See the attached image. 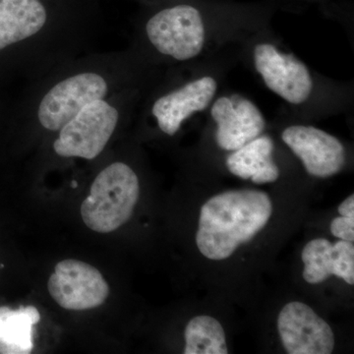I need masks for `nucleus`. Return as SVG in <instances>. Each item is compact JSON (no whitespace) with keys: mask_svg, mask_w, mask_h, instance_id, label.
Here are the masks:
<instances>
[{"mask_svg":"<svg viewBox=\"0 0 354 354\" xmlns=\"http://www.w3.org/2000/svg\"><path fill=\"white\" fill-rule=\"evenodd\" d=\"M142 71L127 53H87L30 83L21 114L62 160H97L132 114Z\"/></svg>","mask_w":354,"mask_h":354,"instance_id":"nucleus-1","label":"nucleus"},{"mask_svg":"<svg viewBox=\"0 0 354 354\" xmlns=\"http://www.w3.org/2000/svg\"><path fill=\"white\" fill-rule=\"evenodd\" d=\"M94 34L85 15L48 0H0V55L30 83L87 53Z\"/></svg>","mask_w":354,"mask_h":354,"instance_id":"nucleus-2","label":"nucleus"},{"mask_svg":"<svg viewBox=\"0 0 354 354\" xmlns=\"http://www.w3.org/2000/svg\"><path fill=\"white\" fill-rule=\"evenodd\" d=\"M272 213L271 198L262 191L234 190L216 195L200 212L198 249L209 260L227 259L266 227Z\"/></svg>","mask_w":354,"mask_h":354,"instance_id":"nucleus-3","label":"nucleus"},{"mask_svg":"<svg viewBox=\"0 0 354 354\" xmlns=\"http://www.w3.org/2000/svg\"><path fill=\"white\" fill-rule=\"evenodd\" d=\"M139 195L136 171L124 160H113L91 184L90 194L81 206L82 220L95 232H113L130 220Z\"/></svg>","mask_w":354,"mask_h":354,"instance_id":"nucleus-4","label":"nucleus"},{"mask_svg":"<svg viewBox=\"0 0 354 354\" xmlns=\"http://www.w3.org/2000/svg\"><path fill=\"white\" fill-rule=\"evenodd\" d=\"M141 36L142 43L158 57L184 62L201 53L206 30L196 7L176 4L152 14L144 23Z\"/></svg>","mask_w":354,"mask_h":354,"instance_id":"nucleus-5","label":"nucleus"},{"mask_svg":"<svg viewBox=\"0 0 354 354\" xmlns=\"http://www.w3.org/2000/svg\"><path fill=\"white\" fill-rule=\"evenodd\" d=\"M48 291L60 307L72 311L94 309L104 304L109 286L99 270L82 261L64 260L55 265Z\"/></svg>","mask_w":354,"mask_h":354,"instance_id":"nucleus-6","label":"nucleus"},{"mask_svg":"<svg viewBox=\"0 0 354 354\" xmlns=\"http://www.w3.org/2000/svg\"><path fill=\"white\" fill-rule=\"evenodd\" d=\"M254 64L269 90L286 102L301 104L309 99L313 80L306 65L295 55L281 53L272 44H258Z\"/></svg>","mask_w":354,"mask_h":354,"instance_id":"nucleus-7","label":"nucleus"},{"mask_svg":"<svg viewBox=\"0 0 354 354\" xmlns=\"http://www.w3.org/2000/svg\"><path fill=\"white\" fill-rule=\"evenodd\" d=\"M218 84L213 77L204 76L160 93L149 104V114L158 129L167 136H174L192 114L208 108Z\"/></svg>","mask_w":354,"mask_h":354,"instance_id":"nucleus-8","label":"nucleus"},{"mask_svg":"<svg viewBox=\"0 0 354 354\" xmlns=\"http://www.w3.org/2000/svg\"><path fill=\"white\" fill-rule=\"evenodd\" d=\"M278 330L290 354H330L335 335L329 324L302 302H290L279 312Z\"/></svg>","mask_w":354,"mask_h":354,"instance_id":"nucleus-9","label":"nucleus"},{"mask_svg":"<svg viewBox=\"0 0 354 354\" xmlns=\"http://www.w3.org/2000/svg\"><path fill=\"white\" fill-rule=\"evenodd\" d=\"M281 139L304 164L310 176L326 178L341 171L346 150L339 139L314 127L292 125Z\"/></svg>","mask_w":354,"mask_h":354,"instance_id":"nucleus-10","label":"nucleus"},{"mask_svg":"<svg viewBox=\"0 0 354 354\" xmlns=\"http://www.w3.org/2000/svg\"><path fill=\"white\" fill-rule=\"evenodd\" d=\"M211 115L216 124V144L230 152L261 136L266 127L260 109L242 95L218 97L212 106Z\"/></svg>","mask_w":354,"mask_h":354,"instance_id":"nucleus-11","label":"nucleus"},{"mask_svg":"<svg viewBox=\"0 0 354 354\" xmlns=\"http://www.w3.org/2000/svg\"><path fill=\"white\" fill-rule=\"evenodd\" d=\"M301 257L307 283L317 285L334 274L354 285L353 242L339 241L333 244L325 239H313L305 245Z\"/></svg>","mask_w":354,"mask_h":354,"instance_id":"nucleus-12","label":"nucleus"},{"mask_svg":"<svg viewBox=\"0 0 354 354\" xmlns=\"http://www.w3.org/2000/svg\"><path fill=\"white\" fill-rule=\"evenodd\" d=\"M274 142L269 136H259L230 153L227 158L228 171L254 183H272L278 180L279 169L272 160Z\"/></svg>","mask_w":354,"mask_h":354,"instance_id":"nucleus-13","label":"nucleus"},{"mask_svg":"<svg viewBox=\"0 0 354 354\" xmlns=\"http://www.w3.org/2000/svg\"><path fill=\"white\" fill-rule=\"evenodd\" d=\"M41 321L32 305L18 309L0 306V354H29L34 349L35 326Z\"/></svg>","mask_w":354,"mask_h":354,"instance_id":"nucleus-14","label":"nucleus"},{"mask_svg":"<svg viewBox=\"0 0 354 354\" xmlns=\"http://www.w3.org/2000/svg\"><path fill=\"white\" fill-rule=\"evenodd\" d=\"M185 354H227L225 330L216 319L197 316L185 329Z\"/></svg>","mask_w":354,"mask_h":354,"instance_id":"nucleus-15","label":"nucleus"},{"mask_svg":"<svg viewBox=\"0 0 354 354\" xmlns=\"http://www.w3.org/2000/svg\"><path fill=\"white\" fill-rule=\"evenodd\" d=\"M330 232L341 241H354V218L337 216L330 223Z\"/></svg>","mask_w":354,"mask_h":354,"instance_id":"nucleus-16","label":"nucleus"},{"mask_svg":"<svg viewBox=\"0 0 354 354\" xmlns=\"http://www.w3.org/2000/svg\"><path fill=\"white\" fill-rule=\"evenodd\" d=\"M339 215L348 216V218H354V195H351L346 198L339 207Z\"/></svg>","mask_w":354,"mask_h":354,"instance_id":"nucleus-17","label":"nucleus"}]
</instances>
